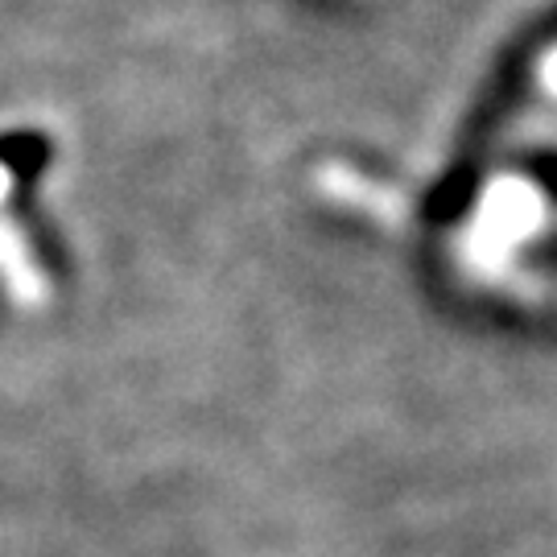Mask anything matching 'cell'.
I'll list each match as a JSON object with an SVG mask.
<instances>
[{
  "label": "cell",
  "instance_id": "1",
  "mask_svg": "<svg viewBox=\"0 0 557 557\" xmlns=\"http://www.w3.org/2000/svg\"><path fill=\"white\" fill-rule=\"evenodd\" d=\"M545 83H549V87L557 91V50L549 54V59H545Z\"/></svg>",
  "mask_w": 557,
  "mask_h": 557
}]
</instances>
